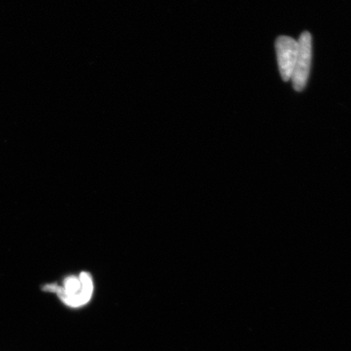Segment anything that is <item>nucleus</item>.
<instances>
[{
    "label": "nucleus",
    "instance_id": "obj_1",
    "mask_svg": "<svg viewBox=\"0 0 351 351\" xmlns=\"http://www.w3.org/2000/svg\"><path fill=\"white\" fill-rule=\"evenodd\" d=\"M44 291L56 293L64 304L71 307L82 306L90 302L94 291L90 274L82 271L79 276H69L64 280L63 287L47 285Z\"/></svg>",
    "mask_w": 351,
    "mask_h": 351
},
{
    "label": "nucleus",
    "instance_id": "obj_2",
    "mask_svg": "<svg viewBox=\"0 0 351 351\" xmlns=\"http://www.w3.org/2000/svg\"><path fill=\"white\" fill-rule=\"evenodd\" d=\"M298 43V53L291 80L296 91L304 90L308 81L313 60V38L309 32L301 34Z\"/></svg>",
    "mask_w": 351,
    "mask_h": 351
},
{
    "label": "nucleus",
    "instance_id": "obj_3",
    "mask_svg": "<svg viewBox=\"0 0 351 351\" xmlns=\"http://www.w3.org/2000/svg\"><path fill=\"white\" fill-rule=\"evenodd\" d=\"M276 58L283 81L291 80L298 53V43L289 36H280L276 41Z\"/></svg>",
    "mask_w": 351,
    "mask_h": 351
}]
</instances>
